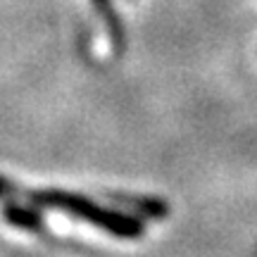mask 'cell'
Masks as SVG:
<instances>
[{
  "label": "cell",
  "instance_id": "obj_1",
  "mask_svg": "<svg viewBox=\"0 0 257 257\" xmlns=\"http://www.w3.org/2000/svg\"><path fill=\"white\" fill-rule=\"evenodd\" d=\"M24 198L31 205H41V207H50V210H60L67 212L76 219L93 224L98 229L107 231L117 238H141L146 233L143 221L134 217V214H124L119 210H112L105 205H98L95 200L86 198L81 193H72V191H62V188H43V191H24L19 186L10 184L8 191V200H19Z\"/></svg>",
  "mask_w": 257,
  "mask_h": 257
},
{
  "label": "cell",
  "instance_id": "obj_2",
  "mask_svg": "<svg viewBox=\"0 0 257 257\" xmlns=\"http://www.w3.org/2000/svg\"><path fill=\"white\" fill-rule=\"evenodd\" d=\"M3 219L22 231L46 233L43 214H41L36 207H31V205H22L19 200H3Z\"/></svg>",
  "mask_w": 257,
  "mask_h": 257
},
{
  "label": "cell",
  "instance_id": "obj_3",
  "mask_svg": "<svg viewBox=\"0 0 257 257\" xmlns=\"http://www.w3.org/2000/svg\"><path fill=\"white\" fill-rule=\"evenodd\" d=\"M91 3H93V8L98 10L102 22H105V29H107V36H110L114 55H121V50L126 46V36H124V24H121L119 15L114 12L112 0H91Z\"/></svg>",
  "mask_w": 257,
  "mask_h": 257
}]
</instances>
